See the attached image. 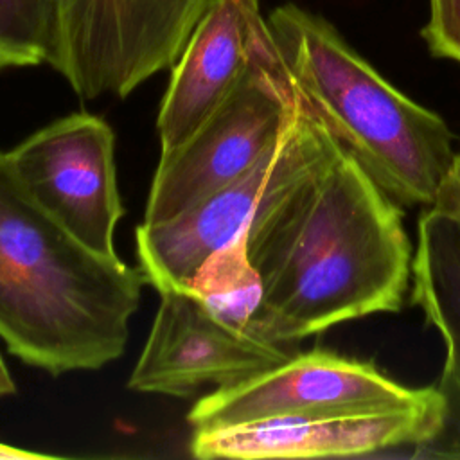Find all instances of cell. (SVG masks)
Instances as JSON below:
<instances>
[{"label":"cell","mask_w":460,"mask_h":460,"mask_svg":"<svg viewBox=\"0 0 460 460\" xmlns=\"http://www.w3.org/2000/svg\"><path fill=\"white\" fill-rule=\"evenodd\" d=\"M180 289L226 325L250 332L262 300V280L250 261L246 235L212 252Z\"/></svg>","instance_id":"4fadbf2b"},{"label":"cell","mask_w":460,"mask_h":460,"mask_svg":"<svg viewBox=\"0 0 460 460\" xmlns=\"http://www.w3.org/2000/svg\"><path fill=\"white\" fill-rule=\"evenodd\" d=\"M208 2L41 0L45 63L81 99H124L176 63Z\"/></svg>","instance_id":"5b68a950"},{"label":"cell","mask_w":460,"mask_h":460,"mask_svg":"<svg viewBox=\"0 0 460 460\" xmlns=\"http://www.w3.org/2000/svg\"><path fill=\"white\" fill-rule=\"evenodd\" d=\"M340 151L341 146L300 95L284 135L246 172L167 221L137 226L138 268L147 284L158 293L180 289L212 252L246 235Z\"/></svg>","instance_id":"277c9868"},{"label":"cell","mask_w":460,"mask_h":460,"mask_svg":"<svg viewBox=\"0 0 460 460\" xmlns=\"http://www.w3.org/2000/svg\"><path fill=\"white\" fill-rule=\"evenodd\" d=\"M41 63H45V58L38 50L18 43L0 25V70L34 66Z\"/></svg>","instance_id":"2e32d148"},{"label":"cell","mask_w":460,"mask_h":460,"mask_svg":"<svg viewBox=\"0 0 460 460\" xmlns=\"http://www.w3.org/2000/svg\"><path fill=\"white\" fill-rule=\"evenodd\" d=\"M442 413L444 397L435 385L411 404L304 411L194 429L189 451L201 460L361 456L392 447H415L429 440L440 426Z\"/></svg>","instance_id":"ba28073f"},{"label":"cell","mask_w":460,"mask_h":460,"mask_svg":"<svg viewBox=\"0 0 460 460\" xmlns=\"http://www.w3.org/2000/svg\"><path fill=\"white\" fill-rule=\"evenodd\" d=\"M31 198L92 252L115 257L113 234L124 216L117 187L115 135L92 113H72L7 151Z\"/></svg>","instance_id":"52a82bcc"},{"label":"cell","mask_w":460,"mask_h":460,"mask_svg":"<svg viewBox=\"0 0 460 460\" xmlns=\"http://www.w3.org/2000/svg\"><path fill=\"white\" fill-rule=\"evenodd\" d=\"M428 390L399 385L374 363L313 349L203 395L187 422L192 429H214L304 411L376 410L411 404Z\"/></svg>","instance_id":"9c48e42d"},{"label":"cell","mask_w":460,"mask_h":460,"mask_svg":"<svg viewBox=\"0 0 460 460\" xmlns=\"http://www.w3.org/2000/svg\"><path fill=\"white\" fill-rule=\"evenodd\" d=\"M158 295L156 316L128 379L133 392L187 397L203 385L219 388L257 376L296 352L226 325L181 289Z\"/></svg>","instance_id":"30bf717a"},{"label":"cell","mask_w":460,"mask_h":460,"mask_svg":"<svg viewBox=\"0 0 460 460\" xmlns=\"http://www.w3.org/2000/svg\"><path fill=\"white\" fill-rule=\"evenodd\" d=\"M266 23L298 93L341 149L399 205H433L455 158L446 120L386 81L323 16L284 4Z\"/></svg>","instance_id":"3957f363"},{"label":"cell","mask_w":460,"mask_h":460,"mask_svg":"<svg viewBox=\"0 0 460 460\" xmlns=\"http://www.w3.org/2000/svg\"><path fill=\"white\" fill-rule=\"evenodd\" d=\"M438 390L444 397L440 426L429 440L413 447L411 456L460 460V392L447 388Z\"/></svg>","instance_id":"9a60e30c"},{"label":"cell","mask_w":460,"mask_h":460,"mask_svg":"<svg viewBox=\"0 0 460 460\" xmlns=\"http://www.w3.org/2000/svg\"><path fill=\"white\" fill-rule=\"evenodd\" d=\"M266 31L259 0L208 2L172 65L160 102V153L178 149L226 99Z\"/></svg>","instance_id":"8fae6325"},{"label":"cell","mask_w":460,"mask_h":460,"mask_svg":"<svg viewBox=\"0 0 460 460\" xmlns=\"http://www.w3.org/2000/svg\"><path fill=\"white\" fill-rule=\"evenodd\" d=\"M298 106L268 27L226 99L178 149L160 153L142 223L167 221L239 178L279 142Z\"/></svg>","instance_id":"8992f818"},{"label":"cell","mask_w":460,"mask_h":460,"mask_svg":"<svg viewBox=\"0 0 460 460\" xmlns=\"http://www.w3.org/2000/svg\"><path fill=\"white\" fill-rule=\"evenodd\" d=\"M49 458H59V456L0 442V460H49Z\"/></svg>","instance_id":"ac0fdd59"},{"label":"cell","mask_w":460,"mask_h":460,"mask_svg":"<svg viewBox=\"0 0 460 460\" xmlns=\"http://www.w3.org/2000/svg\"><path fill=\"white\" fill-rule=\"evenodd\" d=\"M246 246L262 280L250 332L286 347L399 311L411 279L401 205L345 149L264 214Z\"/></svg>","instance_id":"6da1fadb"},{"label":"cell","mask_w":460,"mask_h":460,"mask_svg":"<svg viewBox=\"0 0 460 460\" xmlns=\"http://www.w3.org/2000/svg\"><path fill=\"white\" fill-rule=\"evenodd\" d=\"M417 230L411 298L446 347L437 386L460 392V216L429 205Z\"/></svg>","instance_id":"7c38bea8"},{"label":"cell","mask_w":460,"mask_h":460,"mask_svg":"<svg viewBox=\"0 0 460 460\" xmlns=\"http://www.w3.org/2000/svg\"><path fill=\"white\" fill-rule=\"evenodd\" d=\"M16 392V383L7 368V363L4 361V356L0 354V397L11 395Z\"/></svg>","instance_id":"d6986e66"},{"label":"cell","mask_w":460,"mask_h":460,"mask_svg":"<svg viewBox=\"0 0 460 460\" xmlns=\"http://www.w3.org/2000/svg\"><path fill=\"white\" fill-rule=\"evenodd\" d=\"M420 38L433 58L460 63V0H429Z\"/></svg>","instance_id":"5bb4252c"},{"label":"cell","mask_w":460,"mask_h":460,"mask_svg":"<svg viewBox=\"0 0 460 460\" xmlns=\"http://www.w3.org/2000/svg\"><path fill=\"white\" fill-rule=\"evenodd\" d=\"M146 284L68 234L0 151V340L13 356L50 376L102 368L124 354Z\"/></svg>","instance_id":"7a4b0ae2"},{"label":"cell","mask_w":460,"mask_h":460,"mask_svg":"<svg viewBox=\"0 0 460 460\" xmlns=\"http://www.w3.org/2000/svg\"><path fill=\"white\" fill-rule=\"evenodd\" d=\"M433 205L460 216V153H455L451 167L438 189Z\"/></svg>","instance_id":"e0dca14e"}]
</instances>
